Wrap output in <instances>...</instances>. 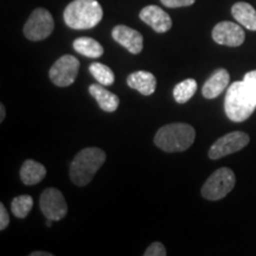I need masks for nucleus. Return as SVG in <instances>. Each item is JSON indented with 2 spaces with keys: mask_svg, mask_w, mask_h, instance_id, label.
<instances>
[{
  "mask_svg": "<svg viewBox=\"0 0 256 256\" xmlns=\"http://www.w3.org/2000/svg\"><path fill=\"white\" fill-rule=\"evenodd\" d=\"M256 110L254 94L244 81L234 82L228 88L224 101L226 116L234 122L246 121Z\"/></svg>",
  "mask_w": 256,
  "mask_h": 256,
  "instance_id": "1",
  "label": "nucleus"
},
{
  "mask_svg": "<svg viewBox=\"0 0 256 256\" xmlns=\"http://www.w3.org/2000/svg\"><path fill=\"white\" fill-rule=\"evenodd\" d=\"M104 17L100 2L96 0H74L64 10L66 24L74 30L95 28Z\"/></svg>",
  "mask_w": 256,
  "mask_h": 256,
  "instance_id": "2",
  "label": "nucleus"
},
{
  "mask_svg": "<svg viewBox=\"0 0 256 256\" xmlns=\"http://www.w3.org/2000/svg\"><path fill=\"white\" fill-rule=\"evenodd\" d=\"M106 162V153L98 147H87L80 151L70 165V179L78 186H86Z\"/></svg>",
  "mask_w": 256,
  "mask_h": 256,
  "instance_id": "3",
  "label": "nucleus"
},
{
  "mask_svg": "<svg viewBox=\"0 0 256 256\" xmlns=\"http://www.w3.org/2000/svg\"><path fill=\"white\" fill-rule=\"evenodd\" d=\"M196 138V130L188 124H170L162 127L154 136L156 147L164 152L174 153L186 151Z\"/></svg>",
  "mask_w": 256,
  "mask_h": 256,
  "instance_id": "4",
  "label": "nucleus"
},
{
  "mask_svg": "<svg viewBox=\"0 0 256 256\" xmlns=\"http://www.w3.org/2000/svg\"><path fill=\"white\" fill-rule=\"evenodd\" d=\"M236 183L235 174L228 168L216 170L202 188V196L208 200H222L232 190Z\"/></svg>",
  "mask_w": 256,
  "mask_h": 256,
  "instance_id": "5",
  "label": "nucleus"
},
{
  "mask_svg": "<svg viewBox=\"0 0 256 256\" xmlns=\"http://www.w3.org/2000/svg\"><path fill=\"white\" fill-rule=\"evenodd\" d=\"M54 28L55 22L50 12L43 8H38L30 14L24 25L23 32L28 40L40 42L49 37L52 34Z\"/></svg>",
  "mask_w": 256,
  "mask_h": 256,
  "instance_id": "6",
  "label": "nucleus"
},
{
  "mask_svg": "<svg viewBox=\"0 0 256 256\" xmlns=\"http://www.w3.org/2000/svg\"><path fill=\"white\" fill-rule=\"evenodd\" d=\"M80 70V60L72 55H64L51 66L49 76L57 87H68L75 82Z\"/></svg>",
  "mask_w": 256,
  "mask_h": 256,
  "instance_id": "7",
  "label": "nucleus"
},
{
  "mask_svg": "<svg viewBox=\"0 0 256 256\" xmlns=\"http://www.w3.org/2000/svg\"><path fill=\"white\" fill-rule=\"evenodd\" d=\"M250 142V138L247 133L240 132H232L226 134V136L220 138L217 142L210 147L209 150V158L212 160H217L223 156H226L232 153L241 151Z\"/></svg>",
  "mask_w": 256,
  "mask_h": 256,
  "instance_id": "8",
  "label": "nucleus"
},
{
  "mask_svg": "<svg viewBox=\"0 0 256 256\" xmlns=\"http://www.w3.org/2000/svg\"><path fill=\"white\" fill-rule=\"evenodd\" d=\"M40 208L46 220H60L68 214L66 198L60 190L49 188L43 191L40 198Z\"/></svg>",
  "mask_w": 256,
  "mask_h": 256,
  "instance_id": "9",
  "label": "nucleus"
},
{
  "mask_svg": "<svg viewBox=\"0 0 256 256\" xmlns=\"http://www.w3.org/2000/svg\"><path fill=\"white\" fill-rule=\"evenodd\" d=\"M211 36L220 46L232 48L242 46L246 40V34L243 28L232 22H220L214 28Z\"/></svg>",
  "mask_w": 256,
  "mask_h": 256,
  "instance_id": "10",
  "label": "nucleus"
},
{
  "mask_svg": "<svg viewBox=\"0 0 256 256\" xmlns=\"http://www.w3.org/2000/svg\"><path fill=\"white\" fill-rule=\"evenodd\" d=\"M113 40L127 49L130 54L138 55L142 51L144 37L139 31L126 26V25H116L112 30Z\"/></svg>",
  "mask_w": 256,
  "mask_h": 256,
  "instance_id": "11",
  "label": "nucleus"
},
{
  "mask_svg": "<svg viewBox=\"0 0 256 256\" xmlns=\"http://www.w3.org/2000/svg\"><path fill=\"white\" fill-rule=\"evenodd\" d=\"M139 17L144 23L150 25L158 34L168 32L172 28V19L162 8L148 5L140 11Z\"/></svg>",
  "mask_w": 256,
  "mask_h": 256,
  "instance_id": "12",
  "label": "nucleus"
},
{
  "mask_svg": "<svg viewBox=\"0 0 256 256\" xmlns=\"http://www.w3.org/2000/svg\"><path fill=\"white\" fill-rule=\"evenodd\" d=\"M230 81V75L226 69H217L214 72L212 75L208 78V81L204 83L202 94L208 100L215 98L220 96L224 92V89L228 87Z\"/></svg>",
  "mask_w": 256,
  "mask_h": 256,
  "instance_id": "13",
  "label": "nucleus"
},
{
  "mask_svg": "<svg viewBox=\"0 0 256 256\" xmlns=\"http://www.w3.org/2000/svg\"><path fill=\"white\" fill-rule=\"evenodd\" d=\"M127 84L128 87L138 90L140 94L148 96L156 92V78L152 72L139 70V72H134L128 76Z\"/></svg>",
  "mask_w": 256,
  "mask_h": 256,
  "instance_id": "14",
  "label": "nucleus"
},
{
  "mask_svg": "<svg viewBox=\"0 0 256 256\" xmlns=\"http://www.w3.org/2000/svg\"><path fill=\"white\" fill-rule=\"evenodd\" d=\"M89 94L95 98L101 110L108 112V113L116 110L120 104V98L115 94H113V92H110V90L102 87V84H100V83L92 84L89 87Z\"/></svg>",
  "mask_w": 256,
  "mask_h": 256,
  "instance_id": "15",
  "label": "nucleus"
},
{
  "mask_svg": "<svg viewBox=\"0 0 256 256\" xmlns=\"http://www.w3.org/2000/svg\"><path fill=\"white\" fill-rule=\"evenodd\" d=\"M46 176V166L42 165L36 160L28 159L24 162L20 168V179L25 185H36L40 183Z\"/></svg>",
  "mask_w": 256,
  "mask_h": 256,
  "instance_id": "16",
  "label": "nucleus"
},
{
  "mask_svg": "<svg viewBox=\"0 0 256 256\" xmlns=\"http://www.w3.org/2000/svg\"><path fill=\"white\" fill-rule=\"evenodd\" d=\"M232 17L250 31H256V10L250 4L238 2L232 8Z\"/></svg>",
  "mask_w": 256,
  "mask_h": 256,
  "instance_id": "17",
  "label": "nucleus"
},
{
  "mask_svg": "<svg viewBox=\"0 0 256 256\" xmlns=\"http://www.w3.org/2000/svg\"><path fill=\"white\" fill-rule=\"evenodd\" d=\"M72 48L76 52L89 57V58H100L104 55V46L90 37H81L74 40Z\"/></svg>",
  "mask_w": 256,
  "mask_h": 256,
  "instance_id": "18",
  "label": "nucleus"
},
{
  "mask_svg": "<svg viewBox=\"0 0 256 256\" xmlns=\"http://www.w3.org/2000/svg\"><path fill=\"white\" fill-rule=\"evenodd\" d=\"M197 82L194 78H186L179 82L174 89V98L178 104H186L196 94Z\"/></svg>",
  "mask_w": 256,
  "mask_h": 256,
  "instance_id": "19",
  "label": "nucleus"
},
{
  "mask_svg": "<svg viewBox=\"0 0 256 256\" xmlns=\"http://www.w3.org/2000/svg\"><path fill=\"white\" fill-rule=\"evenodd\" d=\"M89 72H90L92 78L102 86H112L115 81L113 70L102 63H92L90 66H89Z\"/></svg>",
  "mask_w": 256,
  "mask_h": 256,
  "instance_id": "20",
  "label": "nucleus"
},
{
  "mask_svg": "<svg viewBox=\"0 0 256 256\" xmlns=\"http://www.w3.org/2000/svg\"><path fill=\"white\" fill-rule=\"evenodd\" d=\"M34 206V200L28 194H22V196L14 197L11 204L12 214L17 218H25Z\"/></svg>",
  "mask_w": 256,
  "mask_h": 256,
  "instance_id": "21",
  "label": "nucleus"
},
{
  "mask_svg": "<svg viewBox=\"0 0 256 256\" xmlns=\"http://www.w3.org/2000/svg\"><path fill=\"white\" fill-rule=\"evenodd\" d=\"M145 256H166L168 255V252H166V248L164 244L160 242H153L148 248L146 249Z\"/></svg>",
  "mask_w": 256,
  "mask_h": 256,
  "instance_id": "22",
  "label": "nucleus"
},
{
  "mask_svg": "<svg viewBox=\"0 0 256 256\" xmlns=\"http://www.w3.org/2000/svg\"><path fill=\"white\" fill-rule=\"evenodd\" d=\"M162 5L170 8H186L194 4L196 0H160Z\"/></svg>",
  "mask_w": 256,
  "mask_h": 256,
  "instance_id": "23",
  "label": "nucleus"
},
{
  "mask_svg": "<svg viewBox=\"0 0 256 256\" xmlns=\"http://www.w3.org/2000/svg\"><path fill=\"white\" fill-rule=\"evenodd\" d=\"M243 81L247 83L248 87L250 88V90L252 92V94H254V98L256 100V70H252V72L246 74Z\"/></svg>",
  "mask_w": 256,
  "mask_h": 256,
  "instance_id": "24",
  "label": "nucleus"
},
{
  "mask_svg": "<svg viewBox=\"0 0 256 256\" xmlns=\"http://www.w3.org/2000/svg\"><path fill=\"white\" fill-rule=\"evenodd\" d=\"M10 224V216L4 204H0V230H5Z\"/></svg>",
  "mask_w": 256,
  "mask_h": 256,
  "instance_id": "25",
  "label": "nucleus"
},
{
  "mask_svg": "<svg viewBox=\"0 0 256 256\" xmlns=\"http://www.w3.org/2000/svg\"><path fill=\"white\" fill-rule=\"evenodd\" d=\"M30 256H52L51 252H31Z\"/></svg>",
  "mask_w": 256,
  "mask_h": 256,
  "instance_id": "26",
  "label": "nucleus"
},
{
  "mask_svg": "<svg viewBox=\"0 0 256 256\" xmlns=\"http://www.w3.org/2000/svg\"><path fill=\"white\" fill-rule=\"evenodd\" d=\"M5 115H6V112H5V106L4 104H0V122H2L5 119Z\"/></svg>",
  "mask_w": 256,
  "mask_h": 256,
  "instance_id": "27",
  "label": "nucleus"
}]
</instances>
